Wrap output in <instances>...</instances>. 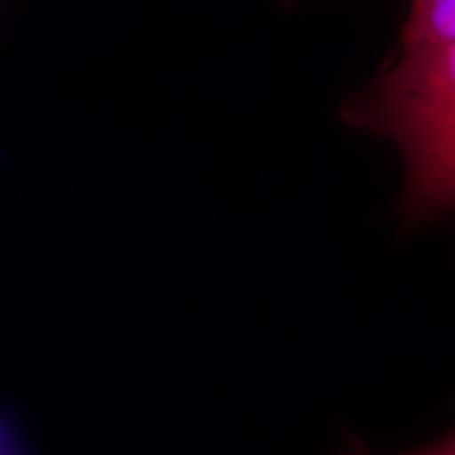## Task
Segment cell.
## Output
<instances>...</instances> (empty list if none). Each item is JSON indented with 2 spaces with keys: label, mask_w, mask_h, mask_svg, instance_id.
<instances>
[{
  "label": "cell",
  "mask_w": 455,
  "mask_h": 455,
  "mask_svg": "<svg viewBox=\"0 0 455 455\" xmlns=\"http://www.w3.org/2000/svg\"><path fill=\"white\" fill-rule=\"evenodd\" d=\"M352 455H379V453H369V451H355ZM396 455H455V430L449 432L443 439L430 443V445H424L415 451L407 453H396Z\"/></svg>",
  "instance_id": "obj_3"
},
{
  "label": "cell",
  "mask_w": 455,
  "mask_h": 455,
  "mask_svg": "<svg viewBox=\"0 0 455 455\" xmlns=\"http://www.w3.org/2000/svg\"><path fill=\"white\" fill-rule=\"evenodd\" d=\"M455 41V0H411L398 47Z\"/></svg>",
  "instance_id": "obj_2"
},
{
  "label": "cell",
  "mask_w": 455,
  "mask_h": 455,
  "mask_svg": "<svg viewBox=\"0 0 455 455\" xmlns=\"http://www.w3.org/2000/svg\"><path fill=\"white\" fill-rule=\"evenodd\" d=\"M339 116L398 150L405 171L398 218L405 224L455 215V41L398 47L341 104Z\"/></svg>",
  "instance_id": "obj_1"
}]
</instances>
